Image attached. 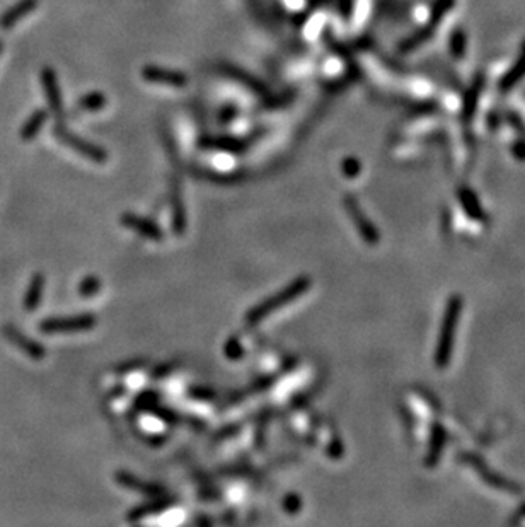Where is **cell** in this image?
<instances>
[{"label":"cell","mask_w":525,"mask_h":527,"mask_svg":"<svg viewBox=\"0 0 525 527\" xmlns=\"http://www.w3.org/2000/svg\"><path fill=\"white\" fill-rule=\"evenodd\" d=\"M309 289H311V279H309V277H299V279H295L290 285L281 289L278 294L271 295L270 298H266V301L259 302L258 305H255V307L246 314V323L251 326L258 325V323H261L264 318L273 314L275 311H278L280 307L290 304V302H294L295 298L304 295Z\"/></svg>","instance_id":"obj_1"},{"label":"cell","mask_w":525,"mask_h":527,"mask_svg":"<svg viewBox=\"0 0 525 527\" xmlns=\"http://www.w3.org/2000/svg\"><path fill=\"white\" fill-rule=\"evenodd\" d=\"M460 311H463V298L459 295H454L449 298L443 314L442 328H440L439 342H436L435 350V365L439 368H445L449 365L450 357H452L454 342H456L457 325H459Z\"/></svg>","instance_id":"obj_2"},{"label":"cell","mask_w":525,"mask_h":527,"mask_svg":"<svg viewBox=\"0 0 525 527\" xmlns=\"http://www.w3.org/2000/svg\"><path fill=\"white\" fill-rule=\"evenodd\" d=\"M96 326V318L93 314H79L69 316V318H53L45 321L41 325V329L45 333H73V331H87Z\"/></svg>","instance_id":"obj_3"},{"label":"cell","mask_w":525,"mask_h":527,"mask_svg":"<svg viewBox=\"0 0 525 527\" xmlns=\"http://www.w3.org/2000/svg\"><path fill=\"white\" fill-rule=\"evenodd\" d=\"M345 207H347L348 215H350V219L353 220L355 227H357L358 234L362 235V239H364V241L370 246L379 244V239H380L379 231H377L375 226H373V224L367 219V215H365V212L362 210V207L358 205L357 200L350 195L345 196Z\"/></svg>","instance_id":"obj_4"},{"label":"cell","mask_w":525,"mask_h":527,"mask_svg":"<svg viewBox=\"0 0 525 527\" xmlns=\"http://www.w3.org/2000/svg\"><path fill=\"white\" fill-rule=\"evenodd\" d=\"M121 224L126 229L133 231V233L143 235L147 239H152V241H162V237H164L161 227L156 222L145 219V217L135 215V213H123Z\"/></svg>","instance_id":"obj_5"},{"label":"cell","mask_w":525,"mask_h":527,"mask_svg":"<svg viewBox=\"0 0 525 527\" xmlns=\"http://www.w3.org/2000/svg\"><path fill=\"white\" fill-rule=\"evenodd\" d=\"M58 135H60V139H62L63 142L67 143V145L72 147V149L75 150V152H79L80 156L89 157V159L94 161V163H100V164L106 163V152L103 149H100V147L86 142V140L77 139L75 135H72V133H69V132H60Z\"/></svg>","instance_id":"obj_6"},{"label":"cell","mask_w":525,"mask_h":527,"mask_svg":"<svg viewBox=\"0 0 525 527\" xmlns=\"http://www.w3.org/2000/svg\"><path fill=\"white\" fill-rule=\"evenodd\" d=\"M116 481H118L121 487L128 488V490L139 491V493L149 495V497H162V495H164V490H162L159 484L140 480V478L133 476L132 473H126V471H118V473H116Z\"/></svg>","instance_id":"obj_7"},{"label":"cell","mask_w":525,"mask_h":527,"mask_svg":"<svg viewBox=\"0 0 525 527\" xmlns=\"http://www.w3.org/2000/svg\"><path fill=\"white\" fill-rule=\"evenodd\" d=\"M169 507H171V502L169 500H162V498L150 500L147 502V504H142L133 508L128 514V521H140V519H145L149 517V515H157Z\"/></svg>","instance_id":"obj_8"},{"label":"cell","mask_w":525,"mask_h":527,"mask_svg":"<svg viewBox=\"0 0 525 527\" xmlns=\"http://www.w3.org/2000/svg\"><path fill=\"white\" fill-rule=\"evenodd\" d=\"M145 79L152 80V82H162V84H169V86H183L186 84V79L183 73L172 72V70H162V69H156V67H150L143 72Z\"/></svg>","instance_id":"obj_9"},{"label":"cell","mask_w":525,"mask_h":527,"mask_svg":"<svg viewBox=\"0 0 525 527\" xmlns=\"http://www.w3.org/2000/svg\"><path fill=\"white\" fill-rule=\"evenodd\" d=\"M443 442H445V432L440 425H433L432 432V445H430L428 456H426V465L435 466L436 461L440 458V452L443 449Z\"/></svg>","instance_id":"obj_10"},{"label":"cell","mask_w":525,"mask_h":527,"mask_svg":"<svg viewBox=\"0 0 525 527\" xmlns=\"http://www.w3.org/2000/svg\"><path fill=\"white\" fill-rule=\"evenodd\" d=\"M172 212H174V217H172L174 233L183 234L186 227V213H185V207H183V202H181V195H178V188H174V195H172Z\"/></svg>","instance_id":"obj_11"},{"label":"cell","mask_w":525,"mask_h":527,"mask_svg":"<svg viewBox=\"0 0 525 527\" xmlns=\"http://www.w3.org/2000/svg\"><path fill=\"white\" fill-rule=\"evenodd\" d=\"M524 73H525V47H524L522 58H519L517 65L513 67L512 70H510L509 75H505V79H503L502 84H500V89H502V91L510 89V87H512L513 84H517V80L522 79Z\"/></svg>","instance_id":"obj_12"},{"label":"cell","mask_w":525,"mask_h":527,"mask_svg":"<svg viewBox=\"0 0 525 527\" xmlns=\"http://www.w3.org/2000/svg\"><path fill=\"white\" fill-rule=\"evenodd\" d=\"M460 202H463L464 209L467 210V213H469L473 219H482L481 205H479V202L476 200V196L469 189H463V191H460Z\"/></svg>","instance_id":"obj_13"},{"label":"cell","mask_w":525,"mask_h":527,"mask_svg":"<svg viewBox=\"0 0 525 527\" xmlns=\"http://www.w3.org/2000/svg\"><path fill=\"white\" fill-rule=\"evenodd\" d=\"M101 289V282L97 277H87V279L82 280L79 287V292L82 297H93L94 294L100 292Z\"/></svg>","instance_id":"obj_14"},{"label":"cell","mask_w":525,"mask_h":527,"mask_svg":"<svg viewBox=\"0 0 525 527\" xmlns=\"http://www.w3.org/2000/svg\"><path fill=\"white\" fill-rule=\"evenodd\" d=\"M41 289H43V277L38 275L36 279L33 280V285H31V290H30V292H27L26 305H27V307H30V309H33L34 305L38 304V301H40Z\"/></svg>","instance_id":"obj_15"},{"label":"cell","mask_w":525,"mask_h":527,"mask_svg":"<svg viewBox=\"0 0 525 527\" xmlns=\"http://www.w3.org/2000/svg\"><path fill=\"white\" fill-rule=\"evenodd\" d=\"M301 505L302 502L297 495H288V497H285V508H287L288 512H292V514H295V512L301 508Z\"/></svg>","instance_id":"obj_16"},{"label":"cell","mask_w":525,"mask_h":527,"mask_svg":"<svg viewBox=\"0 0 525 527\" xmlns=\"http://www.w3.org/2000/svg\"><path fill=\"white\" fill-rule=\"evenodd\" d=\"M225 351H227V357H231V358H237V357H241L242 349H241V345H239L237 340L232 338L231 342L227 343V347H225Z\"/></svg>","instance_id":"obj_17"},{"label":"cell","mask_w":525,"mask_h":527,"mask_svg":"<svg viewBox=\"0 0 525 527\" xmlns=\"http://www.w3.org/2000/svg\"><path fill=\"white\" fill-rule=\"evenodd\" d=\"M343 169L345 173H347L348 176H358V171H360V166H358V163L355 159H347L343 164Z\"/></svg>","instance_id":"obj_18"}]
</instances>
